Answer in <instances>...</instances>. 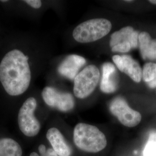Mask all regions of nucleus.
I'll return each mask as SVG.
<instances>
[{
    "label": "nucleus",
    "instance_id": "7ed1b4c3",
    "mask_svg": "<svg viewBox=\"0 0 156 156\" xmlns=\"http://www.w3.org/2000/svg\"><path fill=\"white\" fill-rule=\"evenodd\" d=\"M112 24L105 19H94L80 24L73 31L74 39L80 43L94 42L111 31Z\"/></svg>",
    "mask_w": 156,
    "mask_h": 156
},
{
    "label": "nucleus",
    "instance_id": "f8f14e48",
    "mask_svg": "<svg viewBox=\"0 0 156 156\" xmlns=\"http://www.w3.org/2000/svg\"><path fill=\"white\" fill-rule=\"evenodd\" d=\"M46 138L51 145L52 149L58 156H71V149L62 133L57 128H50L47 132Z\"/></svg>",
    "mask_w": 156,
    "mask_h": 156
},
{
    "label": "nucleus",
    "instance_id": "4be33fe9",
    "mask_svg": "<svg viewBox=\"0 0 156 156\" xmlns=\"http://www.w3.org/2000/svg\"><path fill=\"white\" fill-rule=\"evenodd\" d=\"M6 1H1V2H6Z\"/></svg>",
    "mask_w": 156,
    "mask_h": 156
},
{
    "label": "nucleus",
    "instance_id": "ddd939ff",
    "mask_svg": "<svg viewBox=\"0 0 156 156\" xmlns=\"http://www.w3.org/2000/svg\"><path fill=\"white\" fill-rule=\"evenodd\" d=\"M139 46L144 60H156V39H151L149 34L142 32L139 35Z\"/></svg>",
    "mask_w": 156,
    "mask_h": 156
},
{
    "label": "nucleus",
    "instance_id": "20e7f679",
    "mask_svg": "<svg viewBox=\"0 0 156 156\" xmlns=\"http://www.w3.org/2000/svg\"><path fill=\"white\" fill-rule=\"evenodd\" d=\"M37 102L34 97L25 101L20 108L17 117L18 124L23 134L28 137H33L39 133L41 124L34 116Z\"/></svg>",
    "mask_w": 156,
    "mask_h": 156
},
{
    "label": "nucleus",
    "instance_id": "2eb2a0df",
    "mask_svg": "<svg viewBox=\"0 0 156 156\" xmlns=\"http://www.w3.org/2000/svg\"><path fill=\"white\" fill-rule=\"evenodd\" d=\"M142 78L151 88L156 87V64L146 63L142 71Z\"/></svg>",
    "mask_w": 156,
    "mask_h": 156
},
{
    "label": "nucleus",
    "instance_id": "f3484780",
    "mask_svg": "<svg viewBox=\"0 0 156 156\" xmlns=\"http://www.w3.org/2000/svg\"><path fill=\"white\" fill-rule=\"evenodd\" d=\"M38 151L40 156H58L52 148L46 149L44 145H39Z\"/></svg>",
    "mask_w": 156,
    "mask_h": 156
},
{
    "label": "nucleus",
    "instance_id": "f257e3e1",
    "mask_svg": "<svg viewBox=\"0 0 156 156\" xmlns=\"http://www.w3.org/2000/svg\"><path fill=\"white\" fill-rule=\"evenodd\" d=\"M31 79L28 57L21 50L13 49L0 62V82L6 92L18 96L26 92Z\"/></svg>",
    "mask_w": 156,
    "mask_h": 156
},
{
    "label": "nucleus",
    "instance_id": "dca6fc26",
    "mask_svg": "<svg viewBox=\"0 0 156 156\" xmlns=\"http://www.w3.org/2000/svg\"><path fill=\"white\" fill-rule=\"evenodd\" d=\"M144 156H156V131L150 133L144 150Z\"/></svg>",
    "mask_w": 156,
    "mask_h": 156
},
{
    "label": "nucleus",
    "instance_id": "1a4fd4ad",
    "mask_svg": "<svg viewBox=\"0 0 156 156\" xmlns=\"http://www.w3.org/2000/svg\"><path fill=\"white\" fill-rule=\"evenodd\" d=\"M112 60L118 69L128 75L134 82L139 83L142 78V70L139 63L128 55H115Z\"/></svg>",
    "mask_w": 156,
    "mask_h": 156
},
{
    "label": "nucleus",
    "instance_id": "9b49d317",
    "mask_svg": "<svg viewBox=\"0 0 156 156\" xmlns=\"http://www.w3.org/2000/svg\"><path fill=\"white\" fill-rule=\"evenodd\" d=\"M119 77L115 67L110 62H105L102 66V76L100 89L105 93H112L117 89Z\"/></svg>",
    "mask_w": 156,
    "mask_h": 156
},
{
    "label": "nucleus",
    "instance_id": "0eeeda50",
    "mask_svg": "<svg viewBox=\"0 0 156 156\" xmlns=\"http://www.w3.org/2000/svg\"><path fill=\"white\" fill-rule=\"evenodd\" d=\"M109 109L124 126L134 127L140 124L142 116L140 112L131 108L123 98L117 97L112 101Z\"/></svg>",
    "mask_w": 156,
    "mask_h": 156
},
{
    "label": "nucleus",
    "instance_id": "f03ea898",
    "mask_svg": "<svg viewBox=\"0 0 156 156\" xmlns=\"http://www.w3.org/2000/svg\"><path fill=\"white\" fill-rule=\"evenodd\" d=\"M73 142L82 151L95 153L104 150L107 145L105 134L97 127L79 123L73 130Z\"/></svg>",
    "mask_w": 156,
    "mask_h": 156
},
{
    "label": "nucleus",
    "instance_id": "6ab92c4d",
    "mask_svg": "<svg viewBox=\"0 0 156 156\" xmlns=\"http://www.w3.org/2000/svg\"><path fill=\"white\" fill-rule=\"evenodd\" d=\"M30 156H39L38 154H37V153H35V152H32L31 154H30Z\"/></svg>",
    "mask_w": 156,
    "mask_h": 156
},
{
    "label": "nucleus",
    "instance_id": "a211bd4d",
    "mask_svg": "<svg viewBox=\"0 0 156 156\" xmlns=\"http://www.w3.org/2000/svg\"><path fill=\"white\" fill-rule=\"evenodd\" d=\"M24 2L35 9H39L42 6V2L39 0H26Z\"/></svg>",
    "mask_w": 156,
    "mask_h": 156
},
{
    "label": "nucleus",
    "instance_id": "9d476101",
    "mask_svg": "<svg viewBox=\"0 0 156 156\" xmlns=\"http://www.w3.org/2000/svg\"><path fill=\"white\" fill-rule=\"evenodd\" d=\"M86 64L85 58L76 55H71L61 62L58 67V72L65 78L75 79L79 70Z\"/></svg>",
    "mask_w": 156,
    "mask_h": 156
},
{
    "label": "nucleus",
    "instance_id": "aec40b11",
    "mask_svg": "<svg viewBox=\"0 0 156 156\" xmlns=\"http://www.w3.org/2000/svg\"><path fill=\"white\" fill-rule=\"evenodd\" d=\"M149 2L151 3V4H156V0H153V1H149Z\"/></svg>",
    "mask_w": 156,
    "mask_h": 156
},
{
    "label": "nucleus",
    "instance_id": "412c9836",
    "mask_svg": "<svg viewBox=\"0 0 156 156\" xmlns=\"http://www.w3.org/2000/svg\"><path fill=\"white\" fill-rule=\"evenodd\" d=\"M126 2H132V1H126Z\"/></svg>",
    "mask_w": 156,
    "mask_h": 156
},
{
    "label": "nucleus",
    "instance_id": "6e6552de",
    "mask_svg": "<svg viewBox=\"0 0 156 156\" xmlns=\"http://www.w3.org/2000/svg\"><path fill=\"white\" fill-rule=\"evenodd\" d=\"M42 97L48 106L60 111H70L75 106V101L72 95L59 91L52 87H45L42 92Z\"/></svg>",
    "mask_w": 156,
    "mask_h": 156
},
{
    "label": "nucleus",
    "instance_id": "39448f33",
    "mask_svg": "<svg viewBox=\"0 0 156 156\" xmlns=\"http://www.w3.org/2000/svg\"><path fill=\"white\" fill-rule=\"evenodd\" d=\"M100 77V71L96 66L90 65L85 67L74 79L75 95L80 99L89 96L97 87Z\"/></svg>",
    "mask_w": 156,
    "mask_h": 156
},
{
    "label": "nucleus",
    "instance_id": "423d86ee",
    "mask_svg": "<svg viewBox=\"0 0 156 156\" xmlns=\"http://www.w3.org/2000/svg\"><path fill=\"white\" fill-rule=\"evenodd\" d=\"M139 34L131 26H127L112 34L110 46L113 52L127 53L139 45Z\"/></svg>",
    "mask_w": 156,
    "mask_h": 156
},
{
    "label": "nucleus",
    "instance_id": "4468645a",
    "mask_svg": "<svg viewBox=\"0 0 156 156\" xmlns=\"http://www.w3.org/2000/svg\"><path fill=\"white\" fill-rule=\"evenodd\" d=\"M20 145L11 138L0 139V156H22Z\"/></svg>",
    "mask_w": 156,
    "mask_h": 156
}]
</instances>
